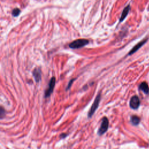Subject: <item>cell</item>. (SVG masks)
<instances>
[{
	"instance_id": "1",
	"label": "cell",
	"mask_w": 149,
	"mask_h": 149,
	"mask_svg": "<svg viewBox=\"0 0 149 149\" xmlns=\"http://www.w3.org/2000/svg\"><path fill=\"white\" fill-rule=\"evenodd\" d=\"M89 43V41L87 39H77L69 44V47L72 49H76L81 48Z\"/></svg>"
},
{
	"instance_id": "2",
	"label": "cell",
	"mask_w": 149,
	"mask_h": 149,
	"mask_svg": "<svg viewBox=\"0 0 149 149\" xmlns=\"http://www.w3.org/2000/svg\"><path fill=\"white\" fill-rule=\"evenodd\" d=\"M109 127V120L108 119L104 116L102 119V121L100 125V126L98 130L97 134L99 136H102L103 135L108 129Z\"/></svg>"
},
{
	"instance_id": "3",
	"label": "cell",
	"mask_w": 149,
	"mask_h": 149,
	"mask_svg": "<svg viewBox=\"0 0 149 149\" xmlns=\"http://www.w3.org/2000/svg\"><path fill=\"white\" fill-rule=\"evenodd\" d=\"M100 100H101V94L98 93L97 95V96H96V97H95V98L94 101V102L92 104V105L90 108V109L88 111V118H91V116L93 115V114L94 113L95 111H96V109H97V108L99 105Z\"/></svg>"
},
{
	"instance_id": "4",
	"label": "cell",
	"mask_w": 149,
	"mask_h": 149,
	"mask_svg": "<svg viewBox=\"0 0 149 149\" xmlns=\"http://www.w3.org/2000/svg\"><path fill=\"white\" fill-rule=\"evenodd\" d=\"M55 81H56L55 78L54 77H51V79L49 81V84H48V87L45 91V94H44L45 98L49 97L51 95V94H52V93L54 90V88L55 85Z\"/></svg>"
},
{
	"instance_id": "5",
	"label": "cell",
	"mask_w": 149,
	"mask_h": 149,
	"mask_svg": "<svg viewBox=\"0 0 149 149\" xmlns=\"http://www.w3.org/2000/svg\"><path fill=\"white\" fill-rule=\"evenodd\" d=\"M140 105V101L139 98L137 95H133L132 97L129 102L130 107L133 109H136L139 107Z\"/></svg>"
},
{
	"instance_id": "6",
	"label": "cell",
	"mask_w": 149,
	"mask_h": 149,
	"mask_svg": "<svg viewBox=\"0 0 149 149\" xmlns=\"http://www.w3.org/2000/svg\"><path fill=\"white\" fill-rule=\"evenodd\" d=\"M148 40V38H146L144 39H143V40H141V41H140L139 42H138L136 45H135L133 48L129 51V54H128V55H130L133 54H134V52H136L138 49H139L144 44H146V42Z\"/></svg>"
},
{
	"instance_id": "7",
	"label": "cell",
	"mask_w": 149,
	"mask_h": 149,
	"mask_svg": "<svg viewBox=\"0 0 149 149\" xmlns=\"http://www.w3.org/2000/svg\"><path fill=\"white\" fill-rule=\"evenodd\" d=\"M33 75L36 82H39L41 79V71L40 68H36L33 71Z\"/></svg>"
},
{
	"instance_id": "8",
	"label": "cell",
	"mask_w": 149,
	"mask_h": 149,
	"mask_svg": "<svg viewBox=\"0 0 149 149\" xmlns=\"http://www.w3.org/2000/svg\"><path fill=\"white\" fill-rule=\"evenodd\" d=\"M130 5H127L123 10L122 12V14H121V16L120 17V19H119V23L120 22H122V21H123L125 20V19L126 18V17L127 16L129 11H130Z\"/></svg>"
},
{
	"instance_id": "9",
	"label": "cell",
	"mask_w": 149,
	"mask_h": 149,
	"mask_svg": "<svg viewBox=\"0 0 149 149\" xmlns=\"http://www.w3.org/2000/svg\"><path fill=\"white\" fill-rule=\"evenodd\" d=\"M139 90H141L146 94H148L149 93V87H148V85L145 81L142 82L139 85Z\"/></svg>"
},
{
	"instance_id": "10",
	"label": "cell",
	"mask_w": 149,
	"mask_h": 149,
	"mask_svg": "<svg viewBox=\"0 0 149 149\" xmlns=\"http://www.w3.org/2000/svg\"><path fill=\"white\" fill-rule=\"evenodd\" d=\"M140 121V118L136 115H133L130 118V122L134 126L137 125L139 123Z\"/></svg>"
},
{
	"instance_id": "11",
	"label": "cell",
	"mask_w": 149,
	"mask_h": 149,
	"mask_svg": "<svg viewBox=\"0 0 149 149\" xmlns=\"http://www.w3.org/2000/svg\"><path fill=\"white\" fill-rule=\"evenodd\" d=\"M20 13V10L19 8H15L12 11V15L14 17H17Z\"/></svg>"
},
{
	"instance_id": "12",
	"label": "cell",
	"mask_w": 149,
	"mask_h": 149,
	"mask_svg": "<svg viewBox=\"0 0 149 149\" xmlns=\"http://www.w3.org/2000/svg\"><path fill=\"white\" fill-rule=\"evenodd\" d=\"M74 80H75L74 79H72V80H70V81H69V83H68V86L66 87V90H69V89H70V87H71V86H72V84L73 81Z\"/></svg>"
},
{
	"instance_id": "13",
	"label": "cell",
	"mask_w": 149,
	"mask_h": 149,
	"mask_svg": "<svg viewBox=\"0 0 149 149\" xmlns=\"http://www.w3.org/2000/svg\"><path fill=\"white\" fill-rule=\"evenodd\" d=\"M68 134H66L65 133H62L60 134V139H63L65 138H66L67 136H68Z\"/></svg>"
},
{
	"instance_id": "14",
	"label": "cell",
	"mask_w": 149,
	"mask_h": 149,
	"mask_svg": "<svg viewBox=\"0 0 149 149\" xmlns=\"http://www.w3.org/2000/svg\"><path fill=\"white\" fill-rule=\"evenodd\" d=\"M0 113H1V118L2 119L3 118V116H4V115H5V110L3 109L2 107H1Z\"/></svg>"
}]
</instances>
